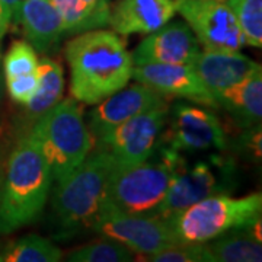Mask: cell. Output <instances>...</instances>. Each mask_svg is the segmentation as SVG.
<instances>
[{
	"label": "cell",
	"mask_w": 262,
	"mask_h": 262,
	"mask_svg": "<svg viewBox=\"0 0 262 262\" xmlns=\"http://www.w3.org/2000/svg\"><path fill=\"white\" fill-rule=\"evenodd\" d=\"M131 79L146 84L165 98H182L191 102L217 108L213 95L195 73L192 64L133 66Z\"/></svg>",
	"instance_id": "cell-14"
},
{
	"label": "cell",
	"mask_w": 262,
	"mask_h": 262,
	"mask_svg": "<svg viewBox=\"0 0 262 262\" xmlns=\"http://www.w3.org/2000/svg\"><path fill=\"white\" fill-rule=\"evenodd\" d=\"M177 13L173 0H121L111 10L110 24L118 35L155 32Z\"/></svg>",
	"instance_id": "cell-16"
},
{
	"label": "cell",
	"mask_w": 262,
	"mask_h": 262,
	"mask_svg": "<svg viewBox=\"0 0 262 262\" xmlns=\"http://www.w3.org/2000/svg\"><path fill=\"white\" fill-rule=\"evenodd\" d=\"M234 150L252 163H259L262 155L261 124L244 128V133L236 139Z\"/></svg>",
	"instance_id": "cell-27"
},
{
	"label": "cell",
	"mask_w": 262,
	"mask_h": 262,
	"mask_svg": "<svg viewBox=\"0 0 262 262\" xmlns=\"http://www.w3.org/2000/svg\"><path fill=\"white\" fill-rule=\"evenodd\" d=\"M158 160L131 168H114L102 203L127 214L153 215L172 182L188 168L187 159L175 150L156 144Z\"/></svg>",
	"instance_id": "cell-4"
},
{
	"label": "cell",
	"mask_w": 262,
	"mask_h": 262,
	"mask_svg": "<svg viewBox=\"0 0 262 262\" xmlns=\"http://www.w3.org/2000/svg\"><path fill=\"white\" fill-rule=\"evenodd\" d=\"M89 18L91 29L103 28L110 24L111 8L108 0H80Z\"/></svg>",
	"instance_id": "cell-29"
},
{
	"label": "cell",
	"mask_w": 262,
	"mask_h": 262,
	"mask_svg": "<svg viewBox=\"0 0 262 262\" xmlns=\"http://www.w3.org/2000/svg\"><path fill=\"white\" fill-rule=\"evenodd\" d=\"M169 125L162 130L158 144L178 153L204 150H225L226 131L214 113L187 102H177L170 114Z\"/></svg>",
	"instance_id": "cell-10"
},
{
	"label": "cell",
	"mask_w": 262,
	"mask_h": 262,
	"mask_svg": "<svg viewBox=\"0 0 262 262\" xmlns=\"http://www.w3.org/2000/svg\"><path fill=\"white\" fill-rule=\"evenodd\" d=\"M217 106L223 108L242 128L261 124L262 118V72L242 79L214 95Z\"/></svg>",
	"instance_id": "cell-18"
},
{
	"label": "cell",
	"mask_w": 262,
	"mask_h": 262,
	"mask_svg": "<svg viewBox=\"0 0 262 262\" xmlns=\"http://www.w3.org/2000/svg\"><path fill=\"white\" fill-rule=\"evenodd\" d=\"M136 252L117 241L103 237L67 253V261L72 262H128L134 261Z\"/></svg>",
	"instance_id": "cell-23"
},
{
	"label": "cell",
	"mask_w": 262,
	"mask_h": 262,
	"mask_svg": "<svg viewBox=\"0 0 262 262\" xmlns=\"http://www.w3.org/2000/svg\"><path fill=\"white\" fill-rule=\"evenodd\" d=\"M0 99H2V80H0Z\"/></svg>",
	"instance_id": "cell-33"
},
{
	"label": "cell",
	"mask_w": 262,
	"mask_h": 262,
	"mask_svg": "<svg viewBox=\"0 0 262 262\" xmlns=\"http://www.w3.org/2000/svg\"><path fill=\"white\" fill-rule=\"evenodd\" d=\"M166 103L168 98L146 84L139 82L131 86L127 84L121 91L96 103L94 110L88 114L86 125L94 139V144L95 140L124 121Z\"/></svg>",
	"instance_id": "cell-12"
},
{
	"label": "cell",
	"mask_w": 262,
	"mask_h": 262,
	"mask_svg": "<svg viewBox=\"0 0 262 262\" xmlns=\"http://www.w3.org/2000/svg\"><path fill=\"white\" fill-rule=\"evenodd\" d=\"M19 24L35 51L46 54L64 37L63 20L51 0H22Z\"/></svg>",
	"instance_id": "cell-17"
},
{
	"label": "cell",
	"mask_w": 262,
	"mask_h": 262,
	"mask_svg": "<svg viewBox=\"0 0 262 262\" xmlns=\"http://www.w3.org/2000/svg\"><path fill=\"white\" fill-rule=\"evenodd\" d=\"M6 86L10 98L16 103L27 105V103L35 96L38 88H39V80H38V73H27V75L15 76L6 79Z\"/></svg>",
	"instance_id": "cell-28"
},
{
	"label": "cell",
	"mask_w": 262,
	"mask_h": 262,
	"mask_svg": "<svg viewBox=\"0 0 262 262\" xmlns=\"http://www.w3.org/2000/svg\"><path fill=\"white\" fill-rule=\"evenodd\" d=\"M91 230L120 242L136 255L144 256L181 244L168 222L155 215L127 214L103 203Z\"/></svg>",
	"instance_id": "cell-8"
},
{
	"label": "cell",
	"mask_w": 262,
	"mask_h": 262,
	"mask_svg": "<svg viewBox=\"0 0 262 262\" xmlns=\"http://www.w3.org/2000/svg\"><path fill=\"white\" fill-rule=\"evenodd\" d=\"M53 175L37 143L24 136L12 151L0 195V234L35 222L47 204Z\"/></svg>",
	"instance_id": "cell-3"
},
{
	"label": "cell",
	"mask_w": 262,
	"mask_h": 262,
	"mask_svg": "<svg viewBox=\"0 0 262 262\" xmlns=\"http://www.w3.org/2000/svg\"><path fill=\"white\" fill-rule=\"evenodd\" d=\"M173 3L206 50L239 51L245 44L237 20L225 2L173 0Z\"/></svg>",
	"instance_id": "cell-11"
},
{
	"label": "cell",
	"mask_w": 262,
	"mask_h": 262,
	"mask_svg": "<svg viewBox=\"0 0 262 262\" xmlns=\"http://www.w3.org/2000/svg\"><path fill=\"white\" fill-rule=\"evenodd\" d=\"M37 73L39 88L35 96L25 105L29 118L34 121L60 102L64 91V75L60 63L44 57L38 60Z\"/></svg>",
	"instance_id": "cell-20"
},
{
	"label": "cell",
	"mask_w": 262,
	"mask_h": 262,
	"mask_svg": "<svg viewBox=\"0 0 262 262\" xmlns=\"http://www.w3.org/2000/svg\"><path fill=\"white\" fill-rule=\"evenodd\" d=\"M261 219L206 242L213 262L262 261Z\"/></svg>",
	"instance_id": "cell-19"
},
{
	"label": "cell",
	"mask_w": 262,
	"mask_h": 262,
	"mask_svg": "<svg viewBox=\"0 0 262 262\" xmlns=\"http://www.w3.org/2000/svg\"><path fill=\"white\" fill-rule=\"evenodd\" d=\"M169 106L139 114L124 121L105 136L95 140L96 147L106 150L115 162V168H131L149 160L168 120Z\"/></svg>",
	"instance_id": "cell-9"
},
{
	"label": "cell",
	"mask_w": 262,
	"mask_h": 262,
	"mask_svg": "<svg viewBox=\"0 0 262 262\" xmlns=\"http://www.w3.org/2000/svg\"><path fill=\"white\" fill-rule=\"evenodd\" d=\"M70 92L77 102L96 105L131 80L133 61L125 41L114 31L91 29L77 34L66 47Z\"/></svg>",
	"instance_id": "cell-1"
},
{
	"label": "cell",
	"mask_w": 262,
	"mask_h": 262,
	"mask_svg": "<svg viewBox=\"0 0 262 262\" xmlns=\"http://www.w3.org/2000/svg\"><path fill=\"white\" fill-rule=\"evenodd\" d=\"M237 185V169L230 156L211 155L187 168L172 182L168 194L153 213L163 222H169L182 210L207 196L229 194Z\"/></svg>",
	"instance_id": "cell-7"
},
{
	"label": "cell",
	"mask_w": 262,
	"mask_h": 262,
	"mask_svg": "<svg viewBox=\"0 0 262 262\" xmlns=\"http://www.w3.org/2000/svg\"><path fill=\"white\" fill-rule=\"evenodd\" d=\"M61 258V249L39 234H28L0 245V262H57Z\"/></svg>",
	"instance_id": "cell-21"
},
{
	"label": "cell",
	"mask_w": 262,
	"mask_h": 262,
	"mask_svg": "<svg viewBox=\"0 0 262 262\" xmlns=\"http://www.w3.org/2000/svg\"><path fill=\"white\" fill-rule=\"evenodd\" d=\"M147 35L131 53L133 66L192 64L201 51L195 34L182 20H169Z\"/></svg>",
	"instance_id": "cell-13"
},
{
	"label": "cell",
	"mask_w": 262,
	"mask_h": 262,
	"mask_svg": "<svg viewBox=\"0 0 262 262\" xmlns=\"http://www.w3.org/2000/svg\"><path fill=\"white\" fill-rule=\"evenodd\" d=\"M151 262H213L206 244H179L143 258Z\"/></svg>",
	"instance_id": "cell-25"
},
{
	"label": "cell",
	"mask_w": 262,
	"mask_h": 262,
	"mask_svg": "<svg viewBox=\"0 0 262 262\" xmlns=\"http://www.w3.org/2000/svg\"><path fill=\"white\" fill-rule=\"evenodd\" d=\"M242 31L245 44L262 47V0H226Z\"/></svg>",
	"instance_id": "cell-22"
},
{
	"label": "cell",
	"mask_w": 262,
	"mask_h": 262,
	"mask_svg": "<svg viewBox=\"0 0 262 262\" xmlns=\"http://www.w3.org/2000/svg\"><path fill=\"white\" fill-rule=\"evenodd\" d=\"M261 192L241 198L227 194L207 196L182 210L168 223L181 244H206L220 234L261 219Z\"/></svg>",
	"instance_id": "cell-6"
},
{
	"label": "cell",
	"mask_w": 262,
	"mask_h": 262,
	"mask_svg": "<svg viewBox=\"0 0 262 262\" xmlns=\"http://www.w3.org/2000/svg\"><path fill=\"white\" fill-rule=\"evenodd\" d=\"M63 20L66 34H80L91 31L89 18L80 0H51Z\"/></svg>",
	"instance_id": "cell-26"
},
{
	"label": "cell",
	"mask_w": 262,
	"mask_h": 262,
	"mask_svg": "<svg viewBox=\"0 0 262 262\" xmlns=\"http://www.w3.org/2000/svg\"><path fill=\"white\" fill-rule=\"evenodd\" d=\"M219 2H226V0H219Z\"/></svg>",
	"instance_id": "cell-34"
},
{
	"label": "cell",
	"mask_w": 262,
	"mask_h": 262,
	"mask_svg": "<svg viewBox=\"0 0 262 262\" xmlns=\"http://www.w3.org/2000/svg\"><path fill=\"white\" fill-rule=\"evenodd\" d=\"M10 25V15L6 6L3 5V2L0 0V39L5 37V34L8 32Z\"/></svg>",
	"instance_id": "cell-31"
},
{
	"label": "cell",
	"mask_w": 262,
	"mask_h": 262,
	"mask_svg": "<svg viewBox=\"0 0 262 262\" xmlns=\"http://www.w3.org/2000/svg\"><path fill=\"white\" fill-rule=\"evenodd\" d=\"M114 168L113 156L96 147L64 181L57 184L51 196L54 241H69L92 229Z\"/></svg>",
	"instance_id": "cell-2"
},
{
	"label": "cell",
	"mask_w": 262,
	"mask_h": 262,
	"mask_svg": "<svg viewBox=\"0 0 262 262\" xmlns=\"http://www.w3.org/2000/svg\"><path fill=\"white\" fill-rule=\"evenodd\" d=\"M38 67V57L34 47L27 39L13 41L9 51L3 58V70L5 77H15V76L35 73Z\"/></svg>",
	"instance_id": "cell-24"
},
{
	"label": "cell",
	"mask_w": 262,
	"mask_h": 262,
	"mask_svg": "<svg viewBox=\"0 0 262 262\" xmlns=\"http://www.w3.org/2000/svg\"><path fill=\"white\" fill-rule=\"evenodd\" d=\"M2 185H3V179H2V172H0V195H2Z\"/></svg>",
	"instance_id": "cell-32"
},
{
	"label": "cell",
	"mask_w": 262,
	"mask_h": 262,
	"mask_svg": "<svg viewBox=\"0 0 262 262\" xmlns=\"http://www.w3.org/2000/svg\"><path fill=\"white\" fill-rule=\"evenodd\" d=\"M2 2L9 12L10 22L13 25H19V10H20L22 0H2Z\"/></svg>",
	"instance_id": "cell-30"
},
{
	"label": "cell",
	"mask_w": 262,
	"mask_h": 262,
	"mask_svg": "<svg viewBox=\"0 0 262 262\" xmlns=\"http://www.w3.org/2000/svg\"><path fill=\"white\" fill-rule=\"evenodd\" d=\"M47 162L53 181H64L94 149V139L75 98H67L35 120L28 133Z\"/></svg>",
	"instance_id": "cell-5"
},
{
	"label": "cell",
	"mask_w": 262,
	"mask_h": 262,
	"mask_svg": "<svg viewBox=\"0 0 262 262\" xmlns=\"http://www.w3.org/2000/svg\"><path fill=\"white\" fill-rule=\"evenodd\" d=\"M192 67L211 95L261 70L259 63L239 51L214 50L200 51Z\"/></svg>",
	"instance_id": "cell-15"
}]
</instances>
